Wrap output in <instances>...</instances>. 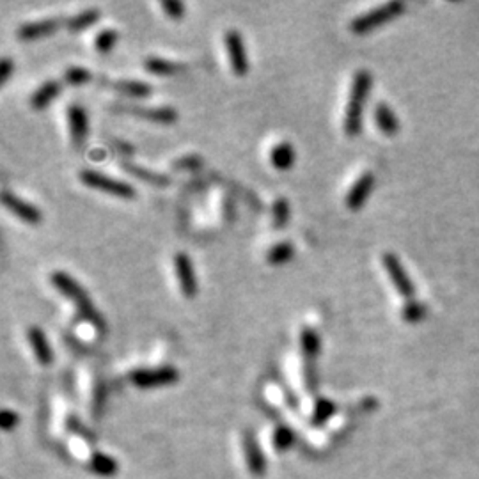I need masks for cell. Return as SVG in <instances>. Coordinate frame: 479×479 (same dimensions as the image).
Masks as SVG:
<instances>
[{"label":"cell","instance_id":"6da1fadb","mask_svg":"<svg viewBox=\"0 0 479 479\" xmlns=\"http://www.w3.org/2000/svg\"><path fill=\"white\" fill-rule=\"evenodd\" d=\"M371 82H373V77H371V73L367 70H359L353 75L348 105H346L345 112V124H343L345 126V133L348 137H355V135L360 133L364 103H366V98L371 91Z\"/></svg>","mask_w":479,"mask_h":479},{"label":"cell","instance_id":"7a4b0ae2","mask_svg":"<svg viewBox=\"0 0 479 479\" xmlns=\"http://www.w3.org/2000/svg\"><path fill=\"white\" fill-rule=\"evenodd\" d=\"M50 282H52V286L57 291H60L63 295H66L67 298L75 302L79 313L87 320V322L93 323L98 329L103 327V320H101L100 313H96V309H94V306L91 303L87 293L84 291L82 286H80L72 275H67L66 272H60V270H55V272L50 273Z\"/></svg>","mask_w":479,"mask_h":479},{"label":"cell","instance_id":"3957f363","mask_svg":"<svg viewBox=\"0 0 479 479\" xmlns=\"http://www.w3.org/2000/svg\"><path fill=\"white\" fill-rule=\"evenodd\" d=\"M407 9V4L405 2H400V0H393V2H387V4L379 6V8L371 9V11L364 13V15L357 16L350 22V30L353 34H362L371 32L376 27L386 25V23L393 22L394 18L403 15V11Z\"/></svg>","mask_w":479,"mask_h":479},{"label":"cell","instance_id":"277c9868","mask_svg":"<svg viewBox=\"0 0 479 479\" xmlns=\"http://www.w3.org/2000/svg\"><path fill=\"white\" fill-rule=\"evenodd\" d=\"M236 442H238V454L244 471L251 478H261L266 471V454L259 440H256L249 431H244Z\"/></svg>","mask_w":479,"mask_h":479},{"label":"cell","instance_id":"5b68a950","mask_svg":"<svg viewBox=\"0 0 479 479\" xmlns=\"http://www.w3.org/2000/svg\"><path fill=\"white\" fill-rule=\"evenodd\" d=\"M180 379V373L174 366L150 367V369H135L130 373V382L139 389H157L174 383Z\"/></svg>","mask_w":479,"mask_h":479},{"label":"cell","instance_id":"8992f818","mask_svg":"<svg viewBox=\"0 0 479 479\" xmlns=\"http://www.w3.org/2000/svg\"><path fill=\"white\" fill-rule=\"evenodd\" d=\"M266 457H282L288 453L295 444V431L286 423L272 424L263 433V440H259Z\"/></svg>","mask_w":479,"mask_h":479},{"label":"cell","instance_id":"52a82bcc","mask_svg":"<svg viewBox=\"0 0 479 479\" xmlns=\"http://www.w3.org/2000/svg\"><path fill=\"white\" fill-rule=\"evenodd\" d=\"M79 178L87 187L107 192V194H114L117 197H133L135 195V190L131 188V185L116 180V178L107 176V174L98 173V171H93V169H82L79 173Z\"/></svg>","mask_w":479,"mask_h":479},{"label":"cell","instance_id":"ba28073f","mask_svg":"<svg viewBox=\"0 0 479 479\" xmlns=\"http://www.w3.org/2000/svg\"><path fill=\"white\" fill-rule=\"evenodd\" d=\"M382 263L383 268L387 270V275H389L391 282H393V286L396 288V291L400 293L403 298L414 300V296H416V286H414L412 279L408 277L407 270H405L400 258H398L396 254H393V252H386V254H382Z\"/></svg>","mask_w":479,"mask_h":479},{"label":"cell","instance_id":"9c48e42d","mask_svg":"<svg viewBox=\"0 0 479 479\" xmlns=\"http://www.w3.org/2000/svg\"><path fill=\"white\" fill-rule=\"evenodd\" d=\"M224 43L225 48H228L229 63H231L232 72H235V75L244 77L249 70V60L247 52H245L244 39H242L238 30L229 29L228 32L224 34Z\"/></svg>","mask_w":479,"mask_h":479},{"label":"cell","instance_id":"30bf717a","mask_svg":"<svg viewBox=\"0 0 479 479\" xmlns=\"http://www.w3.org/2000/svg\"><path fill=\"white\" fill-rule=\"evenodd\" d=\"M174 270H176V277L180 282L181 293L188 298L195 296L197 293V282H195L194 266H192L190 258L185 252H176L174 256Z\"/></svg>","mask_w":479,"mask_h":479},{"label":"cell","instance_id":"8fae6325","mask_svg":"<svg viewBox=\"0 0 479 479\" xmlns=\"http://www.w3.org/2000/svg\"><path fill=\"white\" fill-rule=\"evenodd\" d=\"M373 187H374V174L371 173V171L360 174L359 180L350 187L348 194H346V199H345L346 208L352 211L360 210V208L364 206V202L367 201V197H369Z\"/></svg>","mask_w":479,"mask_h":479},{"label":"cell","instance_id":"7c38bea8","mask_svg":"<svg viewBox=\"0 0 479 479\" xmlns=\"http://www.w3.org/2000/svg\"><path fill=\"white\" fill-rule=\"evenodd\" d=\"M2 202H4L6 208H9V210H11L16 217L22 218L23 222H29V224H38V222H41V211L34 206V204H30V202L16 197L11 192L8 190L2 192Z\"/></svg>","mask_w":479,"mask_h":479},{"label":"cell","instance_id":"4fadbf2b","mask_svg":"<svg viewBox=\"0 0 479 479\" xmlns=\"http://www.w3.org/2000/svg\"><path fill=\"white\" fill-rule=\"evenodd\" d=\"M27 339H29L30 348H32L36 360H38L41 366H48V364L52 362L53 355L48 341H46L45 332H43L38 325H32L27 329Z\"/></svg>","mask_w":479,"mask_h":479},{"label":"cell","instance_id":"5bb4252c","mask_svg":"<svg viewBox=\"0 0 479 479\" xmlns=\"http://www.w3.org/2000/svg\"><path fill=\"white\" fill-rule=\"evenodd\" d=\"M67 124H70V135H72L73 144L79 147L87 135L86 110L80 105H77V103L67 107Z\"/></svg>","mask_w":479,"mask_h":479},{"label":"cell","instance_id":"9a60e30c","mask_svg":"<svg viewBox=\"0 0 479 479\" xmlns=\"http://www.w3.org/2000/svg\"><path fill=\"white\" fill-rule=\"evenodd\" d=\"M336 416V405L327 398H316L311 410L307 412V424L311 428H322Z\"/></svg>","mask_w":479,"mask_h":479},{"label":"cell","instance_id":"2e32d148","mask_svg":"<svg viewBox=\"0 0 479 479\" xmlns=\"http://www.w3.org/2000/svg\"><path fill=\"white\" fill-rule=\"evenodd\" d=\"M59 25V20L55 18H45V20H34V22H25L18 27L16 36L20 39H36L52 34Z\"/></svg>","mask_w":479,"mask_h":479},{"label":"cell","instance_id":"e0dca14e","mask_svg":"<svg viewBox=\"0 0 479 479\" xmlns=\"http://www.w3.org/2000/svg\"><path fill=\"white\" fill-rule=\"evenodd\" d=\"M374 123L387 137H393L400 131V119L396 117L394 110L383 101H380L379 105L374 107Z\"/></svg>","mask_w":479,"mask_h":479},{"label":"cell","instance_id":"ac0fdd59","mask_svg":"<svg viewBox=\"0 0 479 479\" xmlns=\"http://www.w3.org/2000/svg\"><path fill=\"white\" fill-rule=\"evenodd\" d=\"M59 91L60 84L57 82V80H46L45 84H41V86L32 93V96H30V107H32L34 110L45 109L50 101L59 94Z\"/></svg>","mask_w":479,"mask_h":479},{"label":"cell","instance_id":"d6986e66","mask_svg":"<svg viewBox=\"0 0 479 479\" xmlns=\"http://www.w3.org/2000/svg\"><path fill=\"white\" fill-rule=\"evenodd\" d=\"M130 110L137 116L157 121V123H174L178 119V112L173 107H144V109L143 107H133Z\"/></svg>","mask_w":479,"mask_h":479},{"label":"cell","instance_id":"ffe728a7","mask_svg":"<svg viewBox=\"0 0 479 479\" xmlns=\"http://www.w3.org/2000/svg\"><path fill=\"white\" fill-rule=\"evenodd\" d=\"M270 162L277 171H288L295 164V150H293L291 144L284 140V143L273 146L272 153H270Z\"/></svg>","mask_w":479,"mask_h":479},{"label":"cell","instance_id":"44dd1931","mask_svg":"<svg viewBox=\"0 0 479 479\" xmlns=\"http://www.w3.org/2000/svg\"><path fill=\"white\" fill-rule=\"evenodd\" d=\"M86 468L93 472V474L101 475V478H109V475H114L117 472V461L114 458H110L109 454L96 451V454L91 458Z\"/></svg>","mask_w":479,"mask_h":479},{"label":"cell","instance_id":"7402d4cb","mask_svg":"<svg viewBox=\"0 0 479 479\" xmlns=\"http://www.w3.org/2000/svg\"><path fill=\"white\" fill-rule=\"evenodd\" d=\"M300 348H302L303 357L307 360H315V357L320 352V336L311 327H303L300 330Z\"/></svg>","mask_w":479,"mask_h":479},{"label":"cell","instance_id":"603a6c76","mask_svg":"<svg viewBox=\"0 0 479 479\" xmlns=\"http://www.w3.org/2000/svg\"><path fill=\"white\" fill-rule=\"evenodd\" d=\"M295 256V247L289 242H279L266 252V261L270 265H284Z\"/></svg>","mask_w":479,"mask_h":479},{"label":"cell","instance_id":"cb8c5ba5","mask_svg":"<svg viewBox=\"0 0 479 479\" xmlns=\"http://www.w3.org/2000/svg\"><path fill=\"white\" fill-rule=\"evenodd\" d=\"M144 67L150 73H153V75H173V73H176L180 70V66L176 63H171V60L155 55H150L144 59Z\"/></svg>","mask_w":479,"mask_h":479},{"label":"cell","instance_id":"d4e9b609","mask_svg":"<svg viewBox=\"0 0 479 479\" xmlns=\"http://www.w3.org/2000/svg\"><path fill=\"white\" fill-rule=\"evenodd\" d=\"M426 306L421 302H417L416 298L414 300H407L401 309V318L405 320L407 323H419L426 318Z\"/></svg>","mask_w":479,"mask_h":479},{"label":"cell","instance_id":"484cf974","mask_svg":"<svg viewBox=\"0 0 479 479\" xmlns=\"http://www.w3.org/2000/svg\"><path fill=\"white\" fill-rule=\"evenodd\" d=\"M289 204L284 197H277L272 204V224L275 229H282L288 224Z\"/></svg>","mask_w":479,"mask_h":479},{"label":"cell","instance_id":"4316f807","mask_svg":"<svg viewBox=\"0 0 479 479\" xmlns=\"http://www.w3.org/2000/svg\"><path fill=\"white\" fill-rule=\"evenodd\" d=\"M114 86H116L119 91H123V93L130 94V96H133V98H143L151 93L150 84L140 82V80H119V82H116Z\"/></svg>","mask_w":479,"mask_h":479},{"label":"cell","instance_id":"83f0119b","mask_svg":"<svg viewBox=\"0 0 479 479\" xmlns=\"http://www.w3.org/2000/svg\"><path fill=\"white\" fill-rule=\"evenodd\" d=\"M100 18V11L94 8L91 9H86V11L79 13L77 16H73L72 20H67V29L70 30H82L86 29V27H89L91 23H94L96 20Z\"/></svg>","mask_w":479,"mask_h":479},{"label":"cell","instance_id":"f1b7e54d","mask_svg":"<svg viewBox=\"0 0 479 479\" xmlns=\"http://www.w3.org/2000/svg\"><path fill=\"white\" fill-rule=\"evenodd\" d=\"M117 39V32L114 29H103L94 38V48L101 53H107L114 46Z\"/></svg>","mask_w":479,"mask_h":479},{"label":"cell","instance_id":"f546056e","mask_svg":"<svg viewBox=\"0 0 479 479\" xmlns=\"http://www.w3.org/2000/svg\"><path fill=\"white\" fill-rule=\"evenodd\" d=\"M89 79H91L89 70L82 66H70L66 67V72H64V80H66L67 84H73V86L87 82Z\"/></svg>","mask_w":479,"mask_h":479},{"label":"cell","instance_id":"4dcf8cb0","mask_svg":"<svg viewBox=\"0 0 479 479\" xmlns=\"http://www.w3.org/2000/svg\"><path fill=\"white\" fill-rule=\"evenodd\" d=\"M162 9L165 11V15L169 16V18L173 20H181L185 15V6L181 4V2H178V0H164L162 2Z\"/></svg>","mask_w":479,"mask_h":479},{"label":"cell","instance_id":"1f68e13d","mask_svg":"<svg viewBox=\"0 0 479 479\" xmlns=\"http://www.w3.org/2000/svg\"><path fill=\"white\" fill-rule=\"evenodd\" d=\"M16 423H18L16 412H13V410H4V412H2V428H4L6 431L13 430V428L16 426Z\"/></svg>","mask_w":479,"mask_h":479},{"label":"cell","instance_id":"d6a6232c","mask_svg":"<svg viewBox=\"0 0 479 479\" xmlns=\"http://www.w3.org/2000/svg\"><path fill=\"white\" fill-rule=\"evenodd\" d=\"M11 72H13V60L9 59V57H4V59L0 60V84H4L6 80L9 79Z\"/></svg>","mask_w":479,"mask_h":479}]
</instances>
